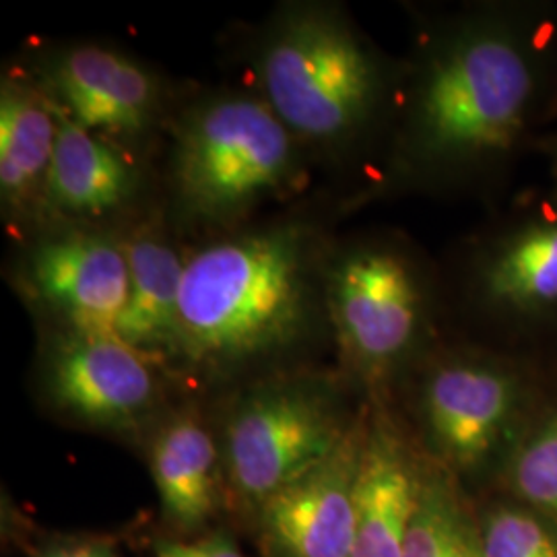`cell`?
Returning a JSON list of instances; mask_svg holds the SVG:
<instances>
[{
	"instance_id": "6da1fadb",
	"label": "cell",
	"mask_w": 557,
	"mask_h": 557,
	"mask_svg": "<svg viewBox=\"0 0 557 557\" xmlns=\"http://www.w3.org/2000/svg\"><path fill=\"white\" fill-rule=\"evenodd\" d=\"M368 186L356 211L398 197L512 195L518 168L556 128L557 4L473 0L419 13Z\"/></svg>"
},
{
	"instance_id": "7a4b0ae2",
	"label": "cell",
	"mask_w": 557,
	"mask_h": 557,
	"mask_svg": "<svg viewBox=\"0 0 557 557\" xmlns=\"http://www.w3.org/2000/svg\"><path fill=\"white\" fill-rule=\"evenodd\" d=\"M335 238L329 221L292 209L190 244L170 372L246 384L333 345L324 285Z\"/></svg>"
},
{
	"instance_id": "3957f363",
	"label": "cell",
	"mask_w": 557,
	"mask_h": 557,
	"mask_svg": "<svg viewBox=\"0 0 557 557\" xmlns=\"http://www.w3.org/2000/svg\"><path fill=\"white\" fill-rule=\"evenodd\" d=\"M246 64L250 87L314 165L376 160L397 94L388 57L331 0H283L260 21Z\"/></svg>"
},
{
	"instance_id": "277c9868",
	"label": "cell",
	"mask_w": 557,
	"mask_h": 557,
	"mask_svg": "<svg viewBox=\"0 0 557 557\" xmlns=\"http://www.w3.org/2000/svg\"><path fill=\"white\" fill-rule=\"evenodd\" d=\"M163 213L188 246L264 218L299 195L314 165L246 87L190 91L165 131Z\"/></svg>"
},
{
	"instance_id": "5b68a950",
	"label": "cell",
	"mask_w": 557,
	"mask_h": 557,
	"mask_svg": "<svg viewBox=\"0 0 557 557\" xmlns=\"http://www.w3.org/2000/svg\"><path fill=\"white\" fill-rule=\"evenodd\" d=\"M324 289L338 359L376 400L450 335L442 264L398 230L337 236Z\"/></svg>"
},
{
	"instance_id": "8992f818",
	"label": "cell",
	"mask_w": 557,
	"mask_h": 557,
	"mask_svg": "<svg viewBox=\"0 0 557 557\" xmlns=\"http://www.w3.org/2000/svg\"><path fill=\"white\" fill-rule=\"evenodd\" d=\"M450 335L531 358L557 338V186L512 193L442 264Z\"/></svg>"
},
{
	"instance_id": "52a82bcc",
	"label": "cell",
	"mask_w": 557,
	"mask_h": 557,
	"mask_svg": "<svg viewBox=\"0 0 557 557\" xmlns=\"http://www.w3.org/2000/svg\"><path fill=\"white\" fill-rule=\"evenodd\" d=\"M361 416L337 379L287 370L239 384L221 416L227 490L259 510L281 487L331 457Z\"/></svg>"
},
{
	"instance_id": "ba28073f",
	"label": "cell",
	"mask_w": 557,
	"mask_h": 557,
	"mask_svg": "<svg viewBox=\"0 0 557 557\" xmlns=\"http://www.w3.org/2000/svg\"><path fill=\"white\" fill-rule=\"evenodd\" d=\"M529 359L448 335L407 374L425 448L455 471H478L515 450L535 418Z\"/></svg>"
},
{
	"instance_id": "9c48e42d",
	"label": "cell",
	"mask_w": 557,
	"mask_h": 557,
	"mask_svg": "<svg viewBox=\"0 0 557 557\" xmlns=\"http://www.w3.org/2000/svg\"><path fill=\"white\" fill-rule=\"evenodd\" d=\"M20 66L62 116L145 160L188 96L149 62L103 41L44 44Z\"/></svg>"
},
{
	"instance_id": "30bf717a",
	"label": "cell",
	"mask_w": 557,
	"mask_h": 557,
	"mask_svg": "<svg viewBox=\"0 0 557 557\" xmlns=\"http://www.w3.org/2000/svg\"><path fill=\"white\" fill-rule=\"evenodd\" d=\"M36 388L75 425L145 438L165 407L168 370L112 331L40 329Z\"/></svg>"
},
{
	"instance_id": "8fae6325",
	"label": "cell",
	"mask_w": 557,
	"mask_h": 557,
	"mask_svg": "<svg viewBox=\"0 0 557 557\" xmlns=\"http://www.w3.org/2000/svg\"><path fill=\"white\" fill-rule=\"evenodd\" d=\"M7 275L38 329L114 333L131 289L120 227L40 225L15 239Z\"/></svg>"
},
{
	"instance_id": "7c38bea8",
	"label": "cell",
	"mask_w": 557,
	"mask_h": 557,
	"mask_svg": "<svg viewBox=\"0 0 557 557\" xmlns=\"http://www.w3.org/2000/svg\"><path fill=\"white\" fill-rule=\"evenodd\" d=\"M57 116L59 139L40 225L75 223L119 230L160 202L151 193L145 158L83 128L59 110Z\"/></svg>"
},
{
	"instance_id": "4fadbf2b",
	"label": "cell",
	"mask_w": 557,
	"mask_h": 557,
	"mask_svg": "<svg viewBox=\"0 0 557 557\" xmlns=\"http://www.w3.org/2000/svg\"><path fill=\"white\" fill-rule=\"evenodd\" d=\"M363 430L366 413L331 457L260 506L267 557H351Z\"/></svg>"
},
{
	"instance_id": "5bb4252c",
	"label": "cell",
	"mask_w": 557,
	"mask_h": 557,
	"mask_svg": "<svg viewBox=\"0 0 557 557\" xmlns=\"http://www.w3.org/2000/svg\"><path fill=\"white\" fill-rule=\"evenodd\" d=\"M57 139L54 106L21 66L4 69L0 77V213L13 239L41 223Z\"/></svg>"
},
{
	"instance_id": "9a60e30c",
	"label": "cell",
	"mask_w": 557,
	"mask_h": 557,
	"mask_svg": "<svg viewBox=\"0 0 557 557\" xmlns=\"http://www.w3.org/2000/svg\"><path fill=\"white\" fill-rule=\"evenodd\" d=\"M120 232L131 289L114 333L170 372L188 244L165 218L161 202L122 225Z\"/></svg>"
},
{
	"instance_id": "2e32d148",
	"label": "cell",
	"mask_w": 557,
	"mask_h": 557,
	"mask_svg": "<svg viewBox=\"0 0 557 557\" xmlns=\"http://www.w3.org/2000/svg\"><path fill=\"white\" fill-rule=\"evenodd\" d=\"M425 475L393 419L366 416L351 557H403Z\"/></svg>"
},
{
	"instance_id": "e0dca14e",
	"label": "cell",
	"mask_w": 557,
	"mask_h": 557,
	"mask_svg": "<svg viewBox=\"0 0 557 557\" xmlns=\"http://www.w3.org/2000/svg\"><path fill=\"white\" fill-rule=\"evenodd\" d=\"M145 440L163 515L184 533L199 531L220 510L227 487L220 432L186 405L165 409Z\"/></svg>"
},
{
	"instance_id": "ac0fdd59",
	"label": "cell",
	"mask_w": 557,
	"mask_h": 557,
	"mask_svg": "<svg viewBox=\"0 0 557 557\" xmlns=\"http://www.w3.org/2000/svg\"><path fill=\"white\" fill-rule=\"evenodd\" d=\"M403 557H483L481 537L444 475H425Z\"/></svg>"
},
{
	"instance_id": "d6986e66",
	"label": "cell",
	"mask_w": 557,
	"mask_h": 557,
	"mask_svg": "<svg viewBox=\"0 0 557 557\" xmlns=\"http://www.w3.org/2000/svg\"><path fill=\"white\" fill-rule=\"evenodd\" d=\"M518 494L557 512V409L535 418L510 458Z\"/></svg>"
},
{
	"instance_id": "ffe728a7",
	"label": "cell",
	"mask_w": 557,
	"mask_h": 557,
	"mask_svg": "<svg viewBox=\"0 0 557 557\" xmlns=\"http://www.w3.org/2000/svg\"><path fill=\"white\" fill-rule=\"evenodd\" d=\"M483 557H557V539L535 518L499 510L483 535Z\"/></svg>"
},
{
	"instance_id": "44dd1931",
	"label": "cell",
	"mask_w": 557,
	"mask_h": 557,
	"mask_svg": "<svg viewBox=\"0 0 557 557\" xmlns=\"http://www.w3.org/2000/svg\"><path fill=\"white\" fill-rule=\"evenodd\" d=\"M156 557H244L234 543V539L225 533H215L200 541L182 543V541H168L160 543Z\"/></svg>"
},
{
	"instance_id": "7402d4cb",
	"label": "cell",
	"mask_w": 557,
	"mask_h": 557,
	"mask_svg": "<svg viewBox=\"0 0 557 557\" xmlns=\"http://www.w3.org/2000/svg\"><path fill=\"white\" fill-rule=\"evenodd\" d=\"M38 557H119V554L98 539H64L44 547Z\"/></svg>"
},
{
	"instance_id": "603a6c76",
	"label": "cell",
	"mask_w": 557,
	"mask_h": 557,
	"mask_svg": "<svg viewBox=\"0 0 557 557\" xmlns=\"http://www.w3.org/2000/svg\"><path fill=\"white\" fill-rule=\"evenodd\" d=\"M539 153L545 158V163H547V182L557 186V128H554L549 133V137L543 140Z\"/></svg>"
},
{
	"instance_id": "cb8c5ba5",
	"label": "cell",
	"mask_w": 557,
	"mask_h": 557,
	"mask_svg": "<svg viewBox=\"0 0 557 557\" xmlns=\"http://www.w3.org/2000/svg\"><path fill=\"white\" fill-rule=\"evenodd\" d=\"M547 359V363H549V370H552V374L557 376V338L554 343H549L547 347H543L541 351H537L535 356H531V358L527 359Z\"/></svg>"
}]
</instances>
